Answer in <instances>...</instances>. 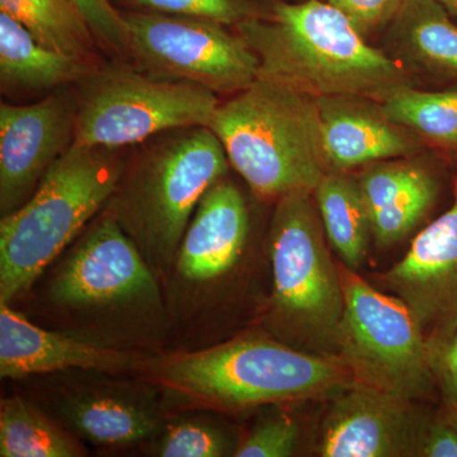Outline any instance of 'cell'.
Returning <instances> with one entry per match:
<instances>
[{"instance_id": "1", "label": "cell", "mask_w": 457, "mask_h": 457, "mask_svg": "<svg viewBox=\"0 0 457 457\" xmlns=\"http://www.w3.org/2000/svg\"><path fill=\"white\" fill-rule=\"evenodd\" d=\"M237 31L260 60L258 78L312 98L383 104L414 84L404 65L369 45L350 18L320 0L275 3L270 18H249Z\"/></svg>"}, {"instance_id": "2", "label": "cell", "mask_w": 457, "mask_h": 457, "mask_svg": "<svg viewBox=\"0 0 457 457\" xmlns=\"http://www.w3.org/2000/svg\"><path fill=\"white\" fill-rule=\"evenodd\" d=\"M228 159L209 128L179 129L156 135L126 163L106 204L155 269H170L179 255L198 203L225 179Z\"/></svg>"}, {"instance_id": "3", "label": "cell", "mask_w": 457, "mask_h": 457, "mask_svg": "<svg viewBox=\"0 0 457 457\" xmlns=\"http://www.w3.org/2000/svg\"><path fill=\"white\" fill-rule=\"evenodd\" d=\"M207 128L258 196L314 192L329 171L317 101L284 84L258 78L219 104Z\"/></svg>"}, {"instance_id": "4", "label": "cell", "mask_w": 457, "mask_h": 457, "mask_svg": "<svg viewBox=\"0 0 457 457\" xmlns=\"http://www.w3.org/2000/svg\"><path fill=\"white\" fill-rule=\"evenodd\" d=\"M125 162L121 149L71 145L31 197L0 221V303L31 287L42 270L106 206Z\"/></svg>"}, {"instance_id": "5", "label": "cell", "mask_w": 457, "mask_h": 457, "mask_svg": "<svg viewBox=\"0 0 457 457\" xmlns=\"http://www.w3.org/2000/svg\"><path fill=\"white\" fill-rule=\"evenodd\" d=\"M162 381L207 404L227 408L323 398L353 383L337 359L249 338L164 361Z\"/></svg>"}, {"instance_id": "6", "label": "cell", "mask_w": 457, "mask_h": 457, "mask_svg": "<svg viewBox=\"0 0 457 457\" xmlns=\"http://www.w3.org/2000/svg\"><path fill=\"white\" fill-rule=\"evenodd\" d=\"M75 145H137L179 129L207 128L218 95L197 84L150 77L139 69L96 68L77 92Z\"/></svg>"}, {"instance_id": "7", "label": "cell", "mask_w": 457, "mask_h": 457, "mask_svg": "<svg viewBox=\"0 0 457 457\" xmlns=\"http://www.w3.org/2000/svg\"><path fill=\"white\" fill-rule=\"evenodd\" d=\"M343 315L337 359L354 383L399 398H425L437 387L422 327L396 296L380 293L357 270L339 267Z\"/></svg>"}, {"instance_id": "8", "label": "cell", "mask_w": 457, "mask_h": 457, "mask_svg": "<svg viewBox=\"0 0 457 457\" xmlns=\"http://www.w3.org/2000/svg\"><path fill=\"white\" fill-rule=\"evenodd\" d=\"M312 192L278 198L270 231L275 302L311 345L337 357L343 288Z\"/></svg>"}, {"instance_id": "9", "label": "cell", "mask_w": 457, "mask_h": 457, "mask_svg": "<svg viewBox=\"0 0 457 457\" xmlns=\"http://www.w3.org/2000/svg\"><path fill=\"white\" fill-rule=\"evenodd\" d=\"M123 16L129 56L150 77L197 84L216 95H237L258 79L257 55L220 23L156 12Z\"/></svg>"}, {"instance_id": "10", "label": "cell", "mask_w": 457, "mask_h": 457, "mask_svg": "<svg viewBox=\"0 0 457 457\" xmlns=\"http://www.w3.org/2000/svg\"><path fill=\"white\" fill-rule=\"evenodd\" d=\"M75 93L57 90L32 104L0 106V212H16L73 145Z\"/></svg>"}, {"instance_id": "11", "label": "cell", "mask_w": 457, "mask_h": 457, "mask_svg": "<svg viewBox=\"0 0 457 457\" xmlns=\"http://www.w3.org/2000/svg\"><path fill=\"white\" fill-rule=\"evenodd\" d=\"M429 418L374 387L352 383L333 396L318 444L323 457L417 456Z\"/></svg>"}, {"instance_id": "12", "label": "cell", "mask_w": 457, "mask_h": 457, "mask_svg": "<svg viewBox=\"0 0 457 457\" xmlns=\"http://www.w3.org/2000/svg\"><path fill=\"white\" fill-rule=\"evenodd\" d=\"M156 290L145 257L104 213L57 272L51 296L62 305H104L150 299Z\"/></svg>"}, {"instance_id": "13", "label": "cell", "mask_w": 457, "mask_h": 457, "mask_svg": "<svg viewBox=\"0 0 457 457\" xmlns=\"http://www.w3.org/2000/svg\"><path fill=\"white\" fill-rule=\"evenodd\" d=\"M384 285L413 312L428 348L457 323V177L453 203L423 228Z\"/></svg>"}, {"instance_id": "14", "label": "cell", "mask_w": 457, "mask_h": 457, "mask_svg": "<svg viewBox=\"0 0 457 457\" xmlns=\"http://www.w3.org/2000/svg\"><path fill=\"white\" fill-rule=\"evenodd\" d=\"M315 101L329 171L405 158L422 149L420 137L390 120L378 102L350 96Z\"/></svg>"}, {"instance_id": "15", "label": "cell", "mask_w": 457, "mask_h": 457, "mask_svg": "<svg viewBox=\"0 0 457 457\" xmlns=\"http://www.w3.org/2000/svg\"><path fill=\"white\" fill-rule=\"evenodd\" d=\"M248 210L239 188L222 179L207 189L186 228L179 270L188 281L206 282L233 269L245 248Z\"/></svg>"}, {"instance_id": "16", "label": "cell", "mask_w": 457, "mask_h": 457, "mask_svg": "<svg viewBox=\"0 0 457 457\" xmlns=\"http://www.w3.org/2000/svg\"><path fill=\"white\" fill-rule=\"evenodd\" d=\"M128 353L33 326L0 303V376L20 378L71 368L117 371L128 369Z\"/></svg>"}, {"instance_id": "17", "label": "cell", "mask_w": 457, "mask_h": 457, "mask_svg": "<svg viewBox=\"0 0 457 457\" xmlns=\"http://www.w3.org/2000/svg\"><path fill=\"white\" fill-rule=\"evenodd\" d=\"M359 183L380 248L404 239L432 209L441 188L431 168L405 159L374 163Z\"/></svg>"}, {"instance_id": "18", "label": "cell", "mask_w": 457, "mask_h": 457, "mask_svg": "<svg viewBox=\"0 0 457 457\" xmlns=\"http://www.w3.org/2000/svg\"><path fill=\"white\" fill-rule=\"evenodd\" d=\"M96 68L93 62L45 46L16 18L0 12L3 93L42 92L79 84Z\"/></svg>"}, {"instance_id": "19", "label": "cell", "mask_w": 457, "mask_h": 457, "mask_svg": "<svg viewBox=\"0 0 457 457\" xmlns=\"http://www.w3.org/2000/svg\"><path fill=\"white\" fill-rule=\"evenodd\" d=\"M328 243L343 266L357 270L368 257L371 221L359 179L330 170L312 192Z\"/></svg>"}, {"instance_id": "20", "label": "cell", "mask_w": 457, "mask_h": 457, "mask_svg": "<svg viewBox=\"0 0 457 457\" xmlns=\"http://www.w3.org/2000/svg\"><path fill=\"white\" fill-rule=\"evenodd\" d=\"M437 0H405L398 37L407 55L426 71L457 79V26Z\"/></svg>"}, {"instance_id": "21", "label": "cell", "mask_w": 457, "mask_h": 457, "mask_svg": "<svg viewBox=\"0 0 457 457\" xmlns=\"http://www.w3.org/2000/svg\"><path fill=\"white\" fill-rule=\"evenodd\" d=\"M64 414L87 440L108 446L144 440L158 427V420L149 409L110 394H83L69 399Z\"/></svg>"}, {"instance_id": "22", "label": "cell", "mask_w": 457, "mask_h": 457, "mask_svg": "<svg viewBox=\"0 0 457 457\" xmlns=\"http://www.w3.org/2000/svg\"><path fill=\"white\" fill-rule=\"evenodd\" d=\"M0 11L45 46L96 64L97 36L71 0H0Z\"/></svg>"}, {"instance_id": "23", "label": "cell", "mask_w": 457, "mask_h": 457, "mask_svg": "<svg viewBox=\"0 0 457 457\" xmlns=\"http://www.w3.org/2000/svg\"><path fill=\"white\" fill-rule=\"evenodd\" d=\"M82 450L44 414L20 396L0 408V456L74 457Z\"/></svg>"}, {"instance_id": "24", "label": "cell", "mask_w": 457, "mask_h": 457, "mask_svg": "<svg viewBox=\"0 0 457 457\" xmlns=\"http://www.w3.org/2000/svg\"><path fill=\"white\" fill-rule=\"evenodd\" d=\"M394 122L429 143L457 149V89L427 92L403 88L381 104Z\"/></svg>"}, {"instance_id": "25", "label": "cell", "mask_w": 457, "mask_h": 457, "mask_svg": "<svg viewBox=\"0 0 457 457\" xmlns=\"http://www.w3.org/2000/svg\"><path fill=\"white\" fill-rule=\"evenodd\" d=\"M227 453L224 435L201 420H183L168 427L156 449L163 457H219Z\"/></svg>"}, {"instance_id": "26", "label": "cell", "mask_w": 457, "mask_h": 457, "mask_svg": "<svg viewBox=\"0 0 457 457\" xmlns=\"http://www.w3.org/2000/svg\"><path fill=\"white\" fill-rule=\"evenodd\" d=\"M156 13L212 21L222 26L239 25L258 17L246 0H129Z\"/></svg>"}, {"instance_id": "27", "label": "cell", "mask_w": 457, "mask_h": 457, "mask_svg": "<svg viewBox=\"0 0 457 457\" xmlns=\"http://www.w3.org/2000/svg\"><path fill=\"white\" fill-rule=\"evenodd\" d=\"M299 428L290 418H270L261 423L233 453L237 457H287L294 453Z\"/></svg>"}, {"instance_id": "28", "label": "cell", "mask_w": 457, "mask_h": 457, "mask_svg": "<svg viewBox=\"0 0 457 457\" xmlns=\"http://www.w3.org/2000/svg\"><path fill=\"white\" fill-rule=\"evenodd\" d=\"M88 21L99 41L120 55H129V29L125 16L108 0H71Z\"/></svg>"}, {"instance_id": "29", "label": "cell", "mask_w": 457, "mask_h": 457, "mask_svg": "<svg viewBox=\"0 0 457 457\" xmlns=\"http://www.w3.org/2000/svg\"><path fill=\"white\" fill-rule=\"evenodd\" d=\"M405 0H328L350 18L362 35L395 20Z\"/></svg>"}, {"instance_id": "30", "label": "cell", "mask_w": 457, "mask_h": 457, "mask_svg": "<svg viewBox=\"0 0 457 457\" xmlns=\"http://www.w3.org/2000/svg\"><path fill=\"white\" fill-rule=\"evenodd\" d=\"M429 357L441 399L457 389V323L449 335L429 347Z\"/></svg>"}, {"instance_id": "31", "label": "cell", "mask_w": 457, "mask_h": 457, "mask_svg": "<svg viewBox=\"0 0 457 457\" xmlns=\"http://www.w3.org/2000/svg\"><path fill=\"white\" fill-rule=\"evenodd\" d=\"M417 456L457 457V427L438 414L429 418L420 437Z\"/></svg>"}, {"instance_id": "32", "label": "cell", "mask_w": 457, "mask_h": 457, "mask_svg": "<svg viewBox=\"0 0 457 457\" xmlns=\"http://www.w3.org/2000/svg\"><path fill=\"white\" fill-rule=\"evenodd\" d=\"M440 416L451 425L457 427V389L442 400Z\"/></svg>"}, {"instance_id": "33", "label": "cell", "mask_w": 457, "mask_h": 457, "mask_svg": "<svg viewBox=\"0 0 457 457\" xmlns=\"http://www.w3.org/2000/svg\"><path fill=\"white\" fill-rule=\"evenodd\" d=\"M450 14L457 16V0H437Z\"/></svg>"}]
</instances>
